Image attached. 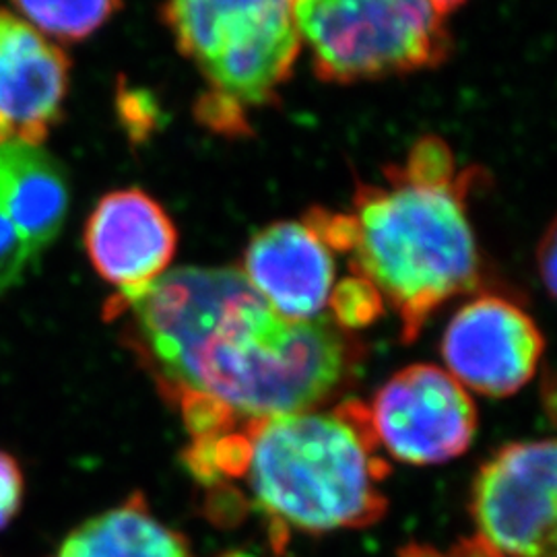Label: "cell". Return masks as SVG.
Masks as SVG:
<instances>
[{
  "label": "cell",
  "instance_id": "8992f818",
  "mask_svg": "<svg viewBox=\"0 0 557 557\" xmlns=\"http://www.w3.org/2000/svg\"><path fill=\"white\" fill-rule=\"evenodd\" d=\"M556 442L508 444L473 483L478 537L502 557H556Z\"/></svg>",
  "mask_w": 557,
  "mask_h": 557
},
{
  "label": "cell",
  "instance_id": "ac0fdd59",
  "mask_svg": "<svg viewBox=\"0 0 557 557\" xmlns=\"http://www.w3.org/2000/svg\"><path fill=\"white\" fill-rule=\"evenodd\" d=\"M397 557H502L485 541L475 535L462 539L448 549H436L432 545H407L398 552Z\"/></svg>",
  "mask_w": 557,
  "mask_h": 557
},
{
  "label": "cell",
  "instance_id": "9c48e42d",
  "mask_svg": "<svg viewBox=\"0 0 557 557\" xmlns=\"http://www.w3.org/2000/svg\"><path fill=\"white\" fill-rule=\"evenodd\" d=\"M83 239L94 269L119 289L116 296H135L168 271L178 232L158 200L131 188L98 202Z\"/></svg>",
  "mask_w": 557,
  "mask_h": 557
},
{
  "label": "cell",
  "instance_id": "6da1fadb",
  "mask_svg": "<svg viewBox=\"0 0 557 557\" xmlns=\"http://www.w3.org/2000/svg\"><path fill=\"white\" fill-rule=\"evenodd\" d=\"M106 319L122 322V343L176 405L190 448L326 405L363 358L351 331L278 317L236 269L165 271L135 296H112Z\"/></svg>",
  "mask_w": 557,
  "mask_h": 557
},
{
  "label": "cell",
  "instance_id": "52a82bcc",
  "mask_svg": "<svg viewBox=\"0 0 557 557\" xmlns=\"http://www.w3.org/2000/svg\"><path fill=\"white\" fill-rule=\"evenodd\" d=\"M368 409L380 448L416 467L460 457L478 430V409L467 388L430 363L400 370Z\"/></svg>",
  "mask_w": 557,
  "mask_h": 557
},
{
  "label": "cell",
  "instance_id": "e0dca14e",
  "mask_svg": "<svg viewBox=\"0 0 557 557\" xmlns=\"http://www.w3.org/2000/svg\"><path fill=\"white\" fill-rule=\"evenodd\" d=\"M25 494L20 462L0 450V529L17 517Z\"/></svg>",
  "mask_w": 557,
  "mask_h": 557
},
{
  "label": "cell",
  "instance_id": "d6986e66",
  "mask_svg": "<svg viewBox=\"0 0 557 557\" xmlns=\"http://www.w3.org/2000/svg\"><path fill=\"white\" fill-rule=\"evenodd\" d=\"M556 227L552 225L549 232L545 234V238L541 242V248H539V271H541V278L547 287V292L554 296L556 294Z\"/></svg>",
  "mask_w": 557,
  "mask_h": 557
},
{
  "label": "cell",
  "instance_id": "9a60e30c",
  "mask_svg": "<svg viewBox=\"0 0 557 557\" xmlns=\"http://www.w3.org/2000/svg\"><path fill=\"white\" fill-rule=\"evenodd\" d=\"M382 306L384 301L379 292L366 278L354 275L335 285L329 304V319L335 320L338 326L347 331H354L376 319Z\"/></svg>",
  "mask_w": 557,
  "mask_h": 557
},
{
  "label": "cell",
  "instance_id": "3957f363",
  "mask_svg": "<svg viewBox=\"0 0 557 557\" xmlns=\"http://www.w3.org/2000/svg\"><path fill=\"white\" fill-rule=\"evenodd\" d=\"M188 465L205 481L242 479L264 517L301 533L359 529L386 512L391 469L359 400L250 423L190 448Z\"/></svg>",
  "mask_w": 557,
  "mask_h": 557
},
{
  "label": "cell",
  "instance_id": "4fadbf2b",
  "mask_svg": "<svg viewBox=\"0 0 557 557\" xmlns=\"http://www.w3.org/2000/svg\"><path fill=\"white\" fill-rule=\"evenodd\" d=\"M57 557H195L186 539L160 522L135 494L85 520L62 541Z\"/></svg>",
  "mask_w": 557,
  "mask_h": 557
},
{
  "label": "cell",
  "instance_id": "2e32d148",
  "mask_svg": "<svg viewBox=\"0 0 557 557\" xmlns=\"http://www.w3.org/2000/svg\"><path fill=\"white\" fill-rule=\"evenodd\" d=\"M29 264H36L17 227L0 207V294L20 285Z\"/></svg>",
  "mask_w": 557,
  "mask_h": 557
},
{
  "label": "cell",
  "instance_id": "8fae6325",
  "mask_svg": "<svg viewBox=\"0 0 557 557\" xmlns=\"http://www.w3.org/2000/svg\"><path fill=\"white\" fill-rule=\"evenodd\" d=\"M69 60L32 25L0 11V143L40 145L59 122Z\"/></svg>",
  "mask_w": 557,
  "mask_h": 557
},
{
  "label": "cell",
  "instance_id": "277c9868",
  "mask_svg": "<svg viewBox=\"0 0 557 557\" xmlns=\"http://www.w3.org/2000/svg\"><path fill=\"white\" fill-rule=\"evenodd\" d=\"M163 17L209 85L200 119L227 133L275 100L301 48L294 0H168Z\"/></svg>",
  "mask_w": 557,
  "mask_h": 557
},
{
  "label": "cell",
  "instance_id": "30bf717a",
  "mask_svg": "<svg viewBox=\"0 0 557 557\" xmlns=\"http://www.w3.org/2000/svg\"><path fill=\"white\" fill-rule=\"evenodd\" d=\"M333 255L308 221H278L250 239L242 275L278 317L310 322L329 310L337 273Z\"/></svg>",
  "mask_w": 557,
  "mask_h": 557
},
{
  "label": "cell",
  "instance_id": "7a4b0ae2",
  "mask_svg": "<svg viewBox=\"0 0 557 557\" xmlns=\"http://www.w3.org/2000/svg\"><path fill=\"white\" fill-rule=\"evenodd\" d=\"M467 190L469 180L453 151L428 137L386 172L384 184L358 188L351 213L314 209L306 221L397 312L409 343L444 301L478 287Z\"/></svg>",
  "mask_w": 557,
  "mask_h": 557
},
{
  "label": "cell",
  "instance_id": "7c38bea8",
  "mask_svg": "<svg viewBox=\"0 0 557 557\" xmlns=\"http://www.w3.org/2000/svg\"><path fill=\"white\" fill-rule=\"evenodd\" d=\"M0 207L38 262L59 238L69 211V180L62 165L40 145L0 143Z\"/></svg>",
  "mask_w": 557,
  "mask_h": 557
},
{
  "label": "cell",
  "instance_id": "5b68a950",
  "mask_svg": "<svg viewBox=\"0 0 557 557\" xmlns=\"http://www.w3.org/2000/svg\"><path fill=\"white\" fill-rule=\"evenodd\" d=\"M294 13L317 73L333 83L430 69L450 48L430 0H294Z\"/></svg>",
  "mask_w": 557,
  "mask_h": 557
},
{
  "label": "cell",
  "instance_id": "ffe728a7",
  "mask_svg": "<svg viewBox=\"0 0 557 557\" xmlns=\"http://www.w3.org/2000/svg\"><path fill=\"white\" fill-rule=\"evenodd\" d=\"M462 2H465V0H430V4L438 11L442 17H444L446 13H450V11H455Z\"/></svg>",
  "mask_w": 557,
  "mask_h": 557
},
{
  "label": "cell",
  "instance_id": "5bb4252c",
  "mask_svg": "<svg viewBox=\"0 0 557 557\" xmlns=\"http://www.w3.org/2000/svg\"><path fill=\"white\" fill-rule=\"evenodd\" d=\"M38 34L85 40L120 9V0H13ZM27 23V25H29Z\"/></svg>",
  "mask_w": 557,
  "mask_h": 557
},
{
  "label": "cell",
  "instance_id": "ba28073f",
  "mask_svg": "<svg viewBox=\"0 0 557 557\" xmlns=\"http://www.w3.org/2000/svg\"><path fill=\"white\" fill-rule=\"evenodd\" d=\"M543 337L533 319L508 299L479 296L446 326L442 358L462 388L487 397L515 395L537 372Z\"/></svg>",
  "mask_w": 557,
  "mask_h": 557
}]
</instances>
